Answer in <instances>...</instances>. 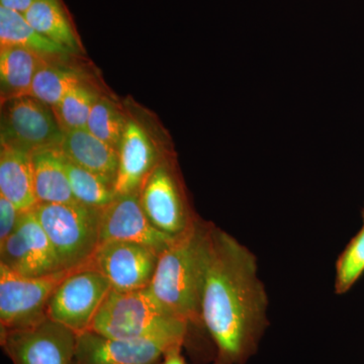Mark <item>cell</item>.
I'll list each match as a JSON object with an SVG mask.
<instances>
[{"instance_id":"obj_1","label":"cell","mask_w":364,"mask_h":364,"mask_svg":"<svg viewBox=\"0 0 364 364\" xmlns=\"http://www.w3.org/2000/svg\"><path fill=\"white\" fill-rule=\"evenodd\" d=\"M267 309L256 256L210 224L202 321L217 346V364H242L252 355L267 325Z\"/></svg>"},{"instance_id":"obj_2","label":"cell","mask_w":364,"mask_h":364,"mask_svg":"<svg viewBox=\"0 0 364 364\" xmlns=\"http://www.w3.org/2000/svg\"><path fill=\"white\" fill-rule=\"evenodd\" d=\"M210 223L196 219L159 254L149 291L165 309L188 324H203V287Z\"/></svg>"},{"instance_id":"obj_3","label":"cell","mask_w":364,"mask_h":364,"mask_svg":"<svg viewBox=\"0 0 364 364\" xmlns=\"http://www.w3.org/2000/svg\"><path fill=\"white\" fill-rule=\"evenodd\" d=\"M188 323L165 309L149 289H111L100 306L91 331L116 339H168L183 343Z\"/></svg>"},{"instance_id":"obj_4","label":"cell","mask_w":364,"mask_h":364,"mask_svg":"<svg viewBox=\"0 0 364 364\" xmlns=\"http://www.w3.org/2000/svg\"><path fill=\"white\" fill-rule=\"evenodd\" d=\"M36 217L51 242L62 270L85 267L100 244V208L82 203H39Z\"/></svg>"},{"instance_id":"obj_5","label":"cell","mask_w":364,"mask_h":364,"mask_svg":"<svg viewBox=\"0 0 364 364\" xmlns=\"http://www.w3.org/2000/svg\"><path fill=\"white\" fill-rule=\"evenodd\" d=\"M112 286L102 273L79 268L66 275L48 301L47 317L75 334L87 331Z\"/></svg>"},{"instance_id":"obj_6","label":"cell","mask_w":364,"mask_h":364,"mask_svg":"<svg viewBox=\"0 0 364 364\" xmlns=\"http://www.w3.org/2000/svg\"><path fill=\"white\" fill-rule=\"evenodd\" d=\"M69 272L61 270L45 277H28L0 263L1 331L28 327L47 318L48 301Z\"/></svg>"},{"instance_id":"obj_7","label":"cell","mask_w":364,"mask_h":364,"mask_svg":"<svg viewBox=\"0 0 364 364\" xmlns=\"http://www.w3.org/2000/svg\"><path fill=\"white\" fill-rule=\"evenodd\" d=\"M63 132L51 107L32 97L2 102L1 144L32 155L59 148Z\"/></svg>"},{"instance_id":"obj_8","label":"cell","mask_w":364,"mask_h":364,"mask_svg":"<svg viewBox=\"0 0 364 364\" xmlns=\"http://www.w3.org/2000/svg\"><path fill=\"white\" fill-rule=\"evenodd\" d=\"M77 334L49 318L1 331V345L14 364H73Z\"/></svg>"},{"instance_id":"obj_9","label":"cell","mask_w":364,"mask_h":364,"mask_svg":"<svg viewBox=\"0 0 364 364\" xmlns=\"http://www.w3.org/2000/svg\"><path fill=\"white\" fill-rule=\"evenodd\" d=\"M159 253L141 244L124 241L102 242L90 262L91 268L109 279L112 289L132 291L149 287L156 270Z\"/></svg>"},{"instance_id":"obj_10","label":"cell","mask_w":364,"mask_h":364,"mask_svg":"<svg viewBox=\"0 0 364 364\" xmlns=\"http://www.w3.org/2000/svg\"><path fill=\"white\" fill-rule=\"evenodd\" d=\"M0 263L28 277L61 272L58 257L33 210L21 213L14 233L0 243Z\"/></svg>"},{"instance_id":"obj_11","label":"cell","mask_w":364,"mask_h":364,"mask_svg":"<svg viewBox=\"0 0 364 364\" xmlns=\"http://www.w3.org/2000/svg\"><path fill=\"white\" fill-rule=\"evenodd\" d=\"M148 219L172 237L186 233L196 221L176 176L164 165L155 167L139 191Z\"/></svg>"},{"instance_id":"obj_12","label":"cell","mask_w":364,"mask_h":364,"mask_svg":"<svg viewBox=\"0 0 364 364\" xmlns=\"http://www.w3.org/2000/svg\"><path fill=\"white\" fill-rule=\"evenodd\" d=\"M168 339H116L87 331L77 335L73 364H156L169 349L182 346Z\"/></svg>"},{"instance_id":"obj_13","label":"cell","mask_w":364,"mask_h":364,"mask_svg":"<svg viewBox=\"0 0 364 364\" xmlns=\"http://www.w3.org/2000/svg\"><path fill=\"white\" fill-rule=\"evenodd\" d=\"M100 243L124 241L141 244L161 253L176 240L157 229L148 219L141 205L139 193L117 196L100 212Z\"/></svg>"},{"instance_id":"obj_14","label":"cell","mask_w":364,"mask_h":364,"mask_svg":"<svg viewBox=\"0 0 364 364\" xmlns=\"http://www.w3.org/2000/svg\"><path fill=\"white\" fill-rule=\"evenodd\" d=\"M155 151L145 132L128 122L119 150V169L114 191L117 196L139 193L155 168Z\"/></svg>"},{"instance_id":"obj_15","label":"cell","mask_w":364,"mask_h":364,"mask_svg":"<svg viewBox=\"0 0 364 364\" xmlns=\"http://www.w3.org/2000/svg\"><path fill=\"white\" fill-rule=\"evenodd\" d=\"M59 150L67 160L114 188L119 169V152L90 132L86 129L64 132Z\"/></svg>"},{"instance_id":"obj_16","label":"cell","mask_w":364,"mask_h":364,"mask_svg":"<svg viewBox=\"0 0 364 364\" xmlns=\"http://www.w3.org/2000/svg\"><path fill=\"white\" fill-rule=\"evenodd\" d=\"M0 195L21 213L35 210L38 205L32 155L4 144L0 149Z\"/></svg>"},{"instance_id":"obj_17","label":"cell","mask_w":364,"mask_h":364,"mask_svg":"<svg viewBox=\"0 0 364 364\" xmlns=\"http://www.w3.org/2000/svg\"><path fill=\"white\" fill-rule=\"evenodd\" d=\"M33 186L39 203H76L59 148L32 154Z\"/></svg>"},{"instance_id":"obj_18","label":"cell","mask_w":364,"mask_h":364,"mask_svg":"<svg viewBox=\"0 0 364 364\" xmlns=\"http://www.w3.org/2000/svg\"><path fill=\"white\" fill-rule=\"evenodd\" d=\"M48 57L21 47H0L2 102L28 97L33 78Z\"/></svg>"},{"instance_id":"obj_19","label":"cell","mask_w":364,"mask_h":364,"mask_svg":"<svg viewBox=\"0 0 364 364\" xmlns=\"http://www.w3.org/2000/svg\"><path fill=\"white\" fill-rule=\"evenodd\" d=\"M23 16L38 33L53 42L70 52L81 49L73 21L62 0H37Z\"/></svg>"},{"instance_id":"obj_20","label":"cell","mask_w":364,"mask_h":364,"mask_svg":"<svg viewBox=\"0 0 364 364\" xmlns=\"http://www.w3.org/2000/svg\"><path fill=\"white\" fill-rule=\"evenodd\" d=\"M0 47L25 48L48 58L70 53L38 33L23 14L4 6H0Z\"/></svg>"},{"instance_id":"obj_21","label":"cell","mask_w":364,"mask_h":364,"mask_svg":"<svg viewBox=\"0 0 364 364\" xmlns=\"http://www.w3.org/2000/svg\"><path fill=\"white\" fill-rule=\"evenodd\" d=\"M83 85L80 72L67 67L52 65L49 62L41 67L33 78L28 97L55 107L76 86Z\"/></svg>"},{"instance_id":"obj_22","label":"cell","mask_w":364,"mask_h":364,"mask_svg":"<svg viewBox=\"0 0 364 364\" xmlns=\"http://www.w3.org/2000/svg\"><path fill=\"white\" fill-rule=\"evenodd\" d=\"M63 159L64 168L70 183L72 193L78 203L87 207L102 210L117 198L114 188L87 170L69 161L64 156Z\"/></svg>"},{"instance_id":"obj_23","label":"cell","mask_w":364,"mask_h":364,"mask_svg":"<svg viewBox=\"0 0 364 364\" xmlns=\"http://www.w3.org/2000/svg\"><path fill=\"white\" fill-rule=\"evenodd\" d=\"M97 95L85 83L74 87L52 107L62 132L86 129L93 105Z\"/></svg>"},{"instance_id":"obj_24","label":"cell","mask_w":364,"mask_h":364,"mask_svg":"<svg viewBox=\"0 0 364 364\" xmlns=\"http://www.w3.org/2000/svg\"><path fill=\"white\" fill-rule=\"evenodd\" d=\"M127 124L123 114L105 98H97L93 105L86 130L119 152Z\"/></svg>"},{"instance_id":"obj_25","label":"cell","mask_w":364,"mask_h":364,"mask_svg":"<svg viewBox=\"0 0 364 364\" xmlns=\"http://www.w3.org/2000/svg\"><path fill=\"white\" fill-rule=\"evenodd\" d=\"M364 273V220L360 231L349 242L336 262L335 291L346 294Z\"/></svg>"},{"instance_id":"obj_26","label":"cell","mask_w":364,"mask_h":364,"mask_svg":"<svg viewBox=\"0 0 364 364\" xmlns=\"http://www.w3.org/2000/svg\"><path fill=\"white\" fill-rule=\"evenodd\" d=\"M21 212L13 203L0 195V243L14 233L20 221Z\"/></svg>"},{"instance_id":"obj_27","label":"cell","mask_w":364,"mask_h":364,"mask_svg":"<svg viewBox=\"0 0 364 364\" xmlns=\"http://www.w3.org/2000/svg\"><path fill=\"white\" fill-rule=\"evenodd\" d=\"M37 0H0V6L23 14Z\"/></svg>"},{"instance_id":"obj_28","label":"cell","mask_w":364,"mask_h":364,"mask_svg":"<svg viewBox=\"0 0 364 364\" xmlns=\"http://www.w3.org/2000/svg\"><path fill=\"white\" fill-rule=\"evenodd\" d=\"M181 347L176 346L165 353L163 364H186L181 355Z\"/></svg>"},{"instance_id":"obj_29","label":"cell","mask_w":364,"mask_h":364,"mask_svg":"<svg viewBox=\"0 0 364 364\" xmlns=\"http://www.w3.org/2000/svg\"><path fill=\"white\" fill-rule=\"evenodd\" d=\"M363 219H364V210H363Z\"/></svg>"}]
</instances>
